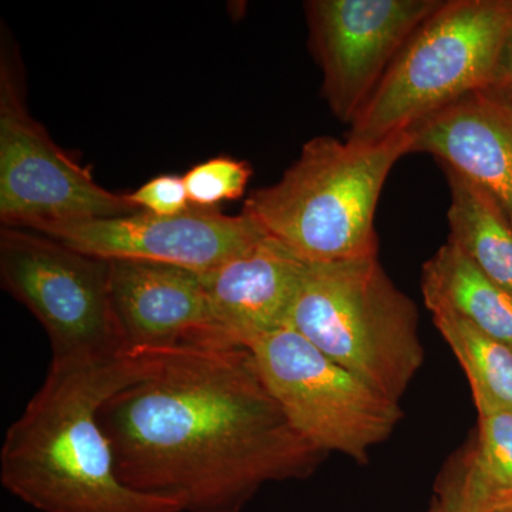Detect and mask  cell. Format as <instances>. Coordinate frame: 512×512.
Masks as SVG:
<instances>
[{
    "label": "cell",
    "mask_w": 512,
    "mask_h": 512,
    "mask_svg": "<svg viewBox=\"0 0 512 512\" xmlns=\"http://www.w3.org/2000/svg\"><path fill=\"white\" fill-rule=\"evenodd\" d=\"M434 326L466 373L477 413L512 410V349L456 313L431 311Z\"/></svg>",
    "instance_id": "cell-16"
},
{
    "label": "cell",
    "mask_w": 512,
    "mask_h": 512,
    "mask_svg": "<svg viewBox=\"0 0 512 512\" xmlns=\"http://www.w3.org/2000/svg\"><path fill=\"white\" fill-rule=\"evenodd\" d=\"M484 92L512 106V25L505 36L503 49L495 66L493 82Z\"/></svg>",
    "instance_id": "cell-20"
},
{
    "label": "cell",
    "mask_w": 512,
    "mask_h": 512,
    "mask_svg": "<svg viewBox=\"0 0 512 512\" xmlns=\"http://www.w3.org/2000/svg\"><path fill=\"white\" fill-rule=\"evenodd\" d=\"M437 494L443 500L446 512H468L463 498H461L456 468L453 464H450L447 473L441 478L439 487H437Z\"/></svg>",
    "instance_id": "cell-21"
},
{
    "label": "cell",
    "mask_w": 512,
    "mask_h": 512,
    "mask_svg": "<svg viewBox=\"0 0 512 512\" xmlns=\"http://www.w3.org/2000/svg\"><path fill=\"white\" fill-rule=\"evenodd\" d=\"M0 221L3 227L114 218L138 212L127 194L94 181L57 146L26 106L18 52L3 39L0 53Z\"/></svg>",
    "instance_id": "cell-8"
},
{
    "label": "cell",
    "mask_w": 512,
    "mask_h": 512,
    "mask_svg": "<svg viewBox=\"0 0 512 512\" xmlns=\"http://www.w3.org/2000/svg\"><path fill=\"white\" fill-rule=\"evenodd\" d=\"M288 328L396 402L424 363L417 306L377 256L308 264Z\"/></svg>",
    "instance_id": "cell-4"
},
{
    "label": "cell",
    "mask_w": 512,
    "mask_h": 512,
    "mask_svg": "<svg viewBox=\"0 0 512 512\" xmlns=\"http://www.w3.org/2000/svg\"><path fill=\"white\" fill-rule=\"evenodd\" d=\"M2 286L45 328L52 360L128 355L111 301L109 262L30 229L0 232Z\"/></svg>",
    "instance_id": "cell-6"
},
{
    "label": "cell",
    "mask_w": 512,
    "mask_h": 512,
    "mask_svg": "<svg viewBox=\"0 0 512 512\" xmlns=\"http://www.w3.org/2000/svg\"><path fill=\"white\" fill-rule=\"evenodd\" d=\"M127 195L138 211L160 217H175L192 207L184 178L180 175H158Z\"/></svg>",
    "instance_id": "cell-19"
},
{
    "label": "cell",
    "mask_w": 512,
    "mask_h": 512,
    "mask_svg": "<svg viewBox=\"0 0 512 512\" xmlns=\"http://www.w3.org/2000/svg\"><path fill=\"white\" fill-rule=\"evenodd\" d=\"M259 373L293 429L320 453H340L366 464L373 448L403 420L389 399L338 365L292 328L248 348Z\"/></svg>",
    "instance_id": "cell-7"
},
{
    "label": "cell",
    "mask_w": 512,
    "mask_h": 512,
    "mask_svg": "<svg viewBox=\"0 0 512 512\" xmlns=\"http://www.w3.org/2000/svg\"><path fill=\"white\" fill-rule=\"evenodd\" d=\"M450 188L448 242L512 295V227L494 198L453 168L441 165Z\"/></svg>",
    "instance_id": "cell-15"
},
{
    "label": "cell",
    "mask_w": 512,
    "mask_h": 512,
    "mask_svg": "<svg viewBox=\"0 0 512 512\" xmlns=\"http://www.w3.org/2000/svg\"><path fill=\"white\" fill-rule=\"evenodd\" d=\"M468 512H512V490L490 495L474 510H468Z\"/></svg>",
    "instance_id": "cell-22"
},
{
    "label": "cell",
    "mask_w": 512,
    "mask_h": 512,
    "mask_svg": "<svg viewBox=\"0 0 512 512\" xmlns=\"http://www.w3.org/2000/svg\"><path fill=\"white\" fill-rule=\"evenodd\" d=\"M157 357L52 360L45 383L3 441L5 490L40 512H181L173 501L121 483L99 421L103 403L146 376Z\"/></svg>",
    "instance_id": "cell-2"
},
{
    "label": "cell",
    "mask_w": 512,
    "mask_h": 512,
    "mask_svg": "<svg viewBox=\"0 0 512 512\" xmlns=\"http://www.w3.org/2000/svg\"><path fill=\"white\" fill-rule=\"evenodd\" d=\"M121 483L181 512H241L265 484L312 476L303 439L248 348L158 352L99 410Z\"/></svg>",
    "instance_id": "cell-1"
},
{
    "label": "cell",
    "mask_w": 512,
    "mask_h": 512,
    "mask_svg": "<svg viewBox=\"0 0 512 512\" xmlns=\"http://www.w3.org/2000/svg\"><path fill=\"white\" fill-rule=\"evenodd\" d=\"M410 151L409 130L375 144L312 138L278 183L251 192L244 212L308 264L377 256V201Z\"/></svg>",
    "instance_id": "cell-3"
},
{
    "label": "cell",
    "mask_w": 512,
    "mask_h": 512,
    "mask_svg": "<svg viewBox=\"0 0 512 512\" xmlns=\"http://www.w3.org/2000/svg\"><path fill=\"white\" fill-rule=\"evenodd\" d=\"M444 0H311L309 45L322 70V93L342 123L382 82L410 37Z\"/></svg>",
    "instance_id": "cell-9"
},
{
    "label": "cell",
    "mask_w": 512,
    "mask_h": 512,
    "mask_svg": "<svg viewBox=\"0 0 512 512\" xmlns=\"http://www.w3.org/2000/svg\"><path fill=\"white\" fill-rule=\"evenodd\" d=\"M421 293L429 311L456 313L474 328L512 349V295L491 281L447 241L421 271Z\"/></svg>",
    "instance_id": "cell-14"
},
{
    "label": "cell",
    "mask_w": 512,
    "mask_h": 512,
    "mask_svg": "<svg viewBox=\"0 0 512 512\" xmlns=\"http://www.w3.org/2000/svg\"><path fill=\"white\" fill-rule=\"evenodd\" d=\"M39 232L60 244L104 261H141L180 266L198 274L234 258L266 232L242 211L191 207L175 217L138 211L124 217L43 225Z\"/></svg>",
    "instance_id": "cell-10"
},
{
    "label": "cell",
    "mask_w": 512,
    "mask_h": 512,
    "mask_svg": "<svg viewBox=\"0 0 512 512\" xmlns=\"http://www.w3.org/2000/svg\"><path fill=\"white\" fill-rule=\"evenodd\" d=\"M413 153H427L487 191L512 227V106L478 92L409 128Z\"/></svg>",
    "instance_id": "cell-12"
},
{
    "label": "cell",
    "mask_w": 512,
    "mask_h": 512,
    "mask_svg": "<svg viewBox=\"0 0 512 512\" xmlns=\"http://www.w3.org/2000/svg\"><path fill=\"white\" fill-rule=\"evenodd\" d=\"M453 464L467 510L490 495L512 490V410L478 413L476 446Z\"/></svg>",
    "instance_id": "cell-17"
},
{
    "label": "cell",
    "mask_w": 512,
    "mask_h": 512,
    "mask_svg": "<svg viewBox=\"0 0 512 512\" xmlns=\"http://www.w3.org/2000/svg\"><path fill=\"white\" fill-rule=\"evenodd\" d=\"M511 25L512 2L444 0L394 59L345 140L379 143L487 90Z\"/></svg>",
    "instance_id": "cell-5"
},
{
    "label": "cell",
    "mask_w": 512,
    "mask_h": 512,
    "mask_svg": "<svg viewBox=\"0 0 512 512\" xmlns=\"http://www.w3.org/2000/svg\"><path fill=\"white\" fill-rule=\"evenodd\" d=\"M251 175L247 161L220 156L194 165L183 178L192 207L215 208L221 202L241 198Z\"/></svg>",
    "instance_id": "cell-18"
},
{
    "label": "cell",
    "mask_w": 512,
    "mask_h": 512,
    "mask_svg": "<svg viewBox=\"0 0 512 512\" xmlns=\"http://www.w3.org/2000/svg\"><path fill=\"white\" fill-rule=\"evenodd\" d=\"M424 512H446V507H444L443 500H441L439 494H437L436 497L433 498V501H431L429 508H427V510Z\"/></svg>",
    "instance_id": "cell-23"
},
{
    "label": "cell",
    "mask_w": 512,
    "mask_h": 512,
    "mask_svg": "<svg viewBox=\"0 0 512 512\" xmlns=\"http://www.w3.org/2000/svg\"><path fill=\"white\" fill-rule=\"evenodd\" d=\"M107 262L128 352L242 348L218 320L198 272L154 262Z\"/></svg>",
    "instance_id": "cell-11"
},
{
    "label": "cell",
    "mask_w": 512,
    "mask_h": 512,
    "mask_svg": "<svg viewBox=\"0 0 512 512\" xmlns=\"http://www.w3.org/2000/svg\"><path fill=\"white\" fill-rule=\"evenodd\" d=\"M308 262L265 235L244 252L201 274L221 325L235 345L288 328Z\"/></svg>",
    "instance_id": "cell-13"
}]
</instances>
